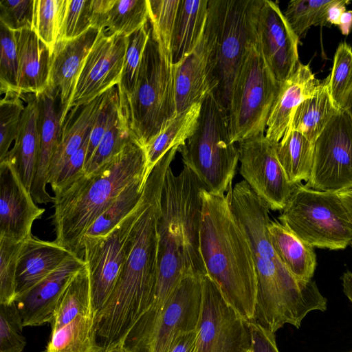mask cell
Returning a JSON list of instances; mask_svg holds the SVG:
<instances>
[{
	"mask_svg": "<svg viewBox=\"0 0 352 352\" xmlns=\"http://www.w3.org/2000/svg\"><path fill=\"white\" fill-rule=\"evenodd\" d=\"M258 0H209L207 22L214 37L218 87L214 94L226 107L250 47L256 42Z\"/></svg>",
	"mask_w": 352,
	"mask_h": 352,
	"instance_id": "9",
	"label": "cell"
},
{
	"mask_svg": "<svg viewBox=\"0 0 352 352\" xmlns=\"http://www.w3.org/2000/svg\"><path fill=\"white\" fill-rule=\"evenodd\" d=\"M338 111L324 81L318 91L297 107L289 130L301 133L315 144L326 126Z\"/></svg>",
	"mask_w": 352,
	"mask_h": 352,
	"instance_id": "32",
	"label": "cell"
},
{
	"mask_svg": "<svg viewBox=\"0 0 352 352\" xmlns=\"http://www.w3.org/2000/svg\"><path fill=\"white\" fill-rule=\"evenodd\" d=\"M202 277L182 279L162 307L142 315L122 347L129 352H168L179 335L197 329Z\"/></svg>",
	"mask_w": 352,
	"mask_h": 352,
	"instance_id": "11",
	"label": "cell"
},
{
	"mask_svg": "<svg viewBox=\"0 0 352 352\" xmlns=\"http://www.w3.org/2000/svg\"><path fill=\"white\" fill-rule=\"evenodd\" d=\"M209 0H180L170 42L173 64H178L197 47L204 34Z\"/></svg>",
	"mask_w": 352,
	"mask_h": 352,
	"instance_id": "30",
	"label": "cell"
},
{
	"mask_svg": "<svg viewBox=\"0 0 352 352\" xmlns=\"http://www.w3.org/2000/svg\"><path fill=\"white\" fill-rule=\"evenodd\" d=\"M147 178L141 177L126 186L88 228L82 239L106 235L133 211L141 200Z\"/></svg>",
	"mask_w": 352,
	"mask_h": 352,
	"instance_id": "35",
	"label": "cell"
},
{
	"mask_svg": "<svg viewBox=\"0 0 352 352\" xmlns=\"http://www.w3.org/2000/svg\"><path fill=\"white\" fill-rule=\"evenodd\" d=\"M18 52V92L38 96L49 85L52 54L34 30L15 32Z\"/></svg>",
	"mask_w": 352,
	"mask_h": 352,
	"instance_id": "26",
	"label": "cell"
},
{
	"mask_svg": "<svg viewBox=\"0 0 352 352\" xmlns=\"http://www.w3.org/2000/svg\"><path fill=\"white\" fill-rule=\"evenodd\" d=\"M142 206V197L135 208L106 235L85 237L82 241V258L89 270L96 313L103 307L113 290L127 257Z\"/></svg>",
	"mask_w": 352,
	"mask_h": 352,
	"instance_id": "13",
	"label": "cell"
},
{
	"mask_svg": "<svg viewBox=\"0 0 352 352\" xmlns=\"http://www.w3.org/2000/svg\"><path fill=\"white\" fill-rule=\"evenodd\" d=\"M132 138L120 111L117 121L105 132L92 157L85 164L84 172L88 175L95 172L119 153Z\"/></svg>",
	"mask_w": 352,
	"mask_h": 352,
	"instance_id": "42",
	"label": "cell"
},
{
	"mask_svg": "<svg viewBox=\"0 0 352 352\" xmlns=\"http://www.w3.org/2000/svg\"><path fill=\"white\" fill-rule=\"evenodd\" d=\"M86 265L84 259L70 254L55 270L16 300L24 327L50 323L62 292L72 278Z\"/></svg>",
	"mask_w": 352,
	"mask_h": 352,
	"instance_id": "21",
	"label": "cell"
},
{
	"mask_svg": "<svg viewBox=\"0 0 352 352\" xmlns=\"http://www.w3.org/2000/svg\"><path fill=\"white\" fill-rule=\"evenodd\" d=\"M97 20L95 0H67L57 42L75 38L91 27L97 28Z\"/></svg>",
	"mask_w": 352,
	"mask_h": 352,
	"instance_id": "41",
	"label": "cell"
},
{
	"mask_svg": "<svg viewBox=\"0 0 352 352\" xmlns=\"http://www.w3.org/2000/svg\"><path fill=\"white\" fill-rule=\"evenodd\" d=\"M120 113L119 91L116 85L104 93L99 112L90 131L85 164L92 157L105 132L117 121Z\"/></svg>",
	"mask_w": 352,
	"mask_h": 352,
	"instance_id": "45",
	"label": "cell"
},
{
	"mask_svg": "<svg viewBox=\"0 0 352 352\" xmlns=\"http://www.w3.org/2000/svg\"><path fill=\"white\" fill-rule=\"evenodd\" d=\"M338 28L344 35H348L352 28V10H345L341 15Z\"/></svg>",
	"mask_w": 352,
	"mask_h": 352,
	"instance_id": "53",
	"label": "cell"
},
{
	"mask_svg": "<svg viewBox=\"0 0 352 352\" xmlns=\"http://www.w3.org/2000/svg\"><path fill=\"white\" fill-rule=\"evenodd\" d=\"M67 0H35L33 30L52 56Z\"/></svg>",
	"mask_w": 352,
	"mask_h": 352,
	"instance_id": "39",
	"label": "cell"
},
{
	"mask_svg": "<svg viewBox=\"0 0 352 352\" xmlns=\"http://www.w3.org/2000/svg\"><path fill=\"white\" fill-rule=\"evenodd\" d=\"M278 219L306 244L344 250L352 243V221L340 195L298 184Z\"/></svg>",
	"mask_w": 352,
	"mask_h": 352,
	"instance_id": "8",
	"label": "cell"
},
{
	"mask_svg": "<svg viewBox=\"0 0 352 352\" xmlns=\"http://www.w3.org/2000/svg\"><path fill=\"white\" fill-rule=\"evenodd\" d=\"M149 21L148 0H109L98 28L128 36Z\"/></svg>",
	"mask_w": 352,
	"mask_h": 352,
	"instance_id": "34",
	"label": "cell"
},
{
	"mask_svg": "<svg viewBox=\"0 0 352 352\" xmlns=\"http://www.w3.org/2000/svg\"><path fill=\"white\" fill-rule=\"evenodd\" d=\"M23 322L16 302L0 305V352H23L26 340Z\"/></svg>",
	"mask_w": 352,
	"mask_h": 352,
	"instance_id": "47",
	"label": "cell"
},
{
	"mask_svg": "<svg viewBox=\"0 0 352 352\" xmlns=\"http://www.w3.org/2000/svg\"><path fill=\"white\" fill-rule=\"evenodd\" d=\"M36 96L38 104V126L41 148L30 193L35 203L42 204L54 201V197H52L46 190V185L48 184L52 159L61 134L63 109H58V95L49 88Z\"/></svg>",
	"mask_w": 352,
	"mask_h": 352,
	"instance_id": "23",
	"label": "cell"
},
{
	"mask_svg": "<svg viewBox=\"0 0 352 352\" xmlns=\"http://www.w3.org/2000/svg\"><path fill=\"white\" fill-rule=\"evenodd\" d=\"M168 151L155 165L142 193V210L131 245L108 300L96 315L97 340L102 352L123 346L151 306L158 270V224L166 173L177 153Z\"/></svg>",
	"mask_w": 352,
	"mask_h": 352,
	"instance_id": "1",
	"label": "cell"
},
{
	"mask_svg": "<svg viewBox=\"0 0 352 352\" xmlns=\"http://www.w3.org/2000/svg\"><path fill=\"white\" fill-rule=\"evenodd\" d=\"M252 344L249 352H279L275 333L250 322Z\"/></svg>",
	"mask_w": 352,
	"mask_h": 352,
	"instance_id": "50",
	"label": "cell"
},
{
	"mask_svg": "<svg viewBox=\"0 0 352 352\" xmlns=\"http://www.w3.org/2000/svg\"><path fill=\"white\" fill-rule=\"evenodd\" d=\"M72 254L54 241H43L33 235L23 241L17 266L16 300L50 275Z\"/></svg>",
	"mask_w": 352,
	"mask_h": 352,
	"instance_id": "25",
	"label": "cell"
},
{
	"mask_svg": "<svg viewBox=\"0 0 352 352\" xmlns=\"http://www.w3.org/2000/svg\"><path fill=\"white\" fill-rule=\"evenodd\" d=\"M96 314L86 265L59 296L50 321L51 337L45 352H101Z\"/></svg>",
	"mask_w": 352,
	"mask_h": 352,
	"instance_id": "12",
	"label": "cell"
},
{
	"mask_svg": "<svg viewBox=\"0 0 352 352\" xmlns=\"http://www.w3.org/2000/svg\"><path fill=\"white\" fill-rule=\"evenodd\" d=\"M255 30L256 44L274 76L285 81L300 63L299 38L276 2L258 0Z\"/></svg>",
	"mask_w": 352,
	"mask_h": 352,
	"instance_id": "18",
	"label": "cell"
},
{
	"mask_svg": "<svg viewBox=\"0 0 352 352\" xmlns=\"http://www.w3.org/2000/svg\"><path fill=\"white\" fill-rule=\"evenodd\" d=\"M309 65L299 63L294 73L281 83L280 89L270 111L266 138L278 144L289 131L297 107L320 88Z\"/></svg>",
	"mask_w": 352,
	"mask_h": 352,
	"instance_id": "24",
	"label": "cell"
},
{
	"mask_svg": "<svg viewBox=\"0 0 352 352\" xmlns=\"http://www.w3.org/2000/svg\"><path fill=\"white\" fill-rule=\"evenodd\" d=\"M309 188L331 192L352 189V120L339 111L314 144Z\"/></svg>",
	"mask_w": 352,
	"mask_h": 352,
	"instance_id": "15",
	"label": "cell"
},
{
	"mask_svg": "<svg viewBox=\"0 0 352 352\" xmlns=\"http://www.w3.org/2000/svg\"><path fill=\"white\" fill-rule=\"evenodd\" d=\"M324 82L336 107L344 111L352 92V48L347 43L338 46L331 72Z\"/></svg>",
	"mask_w": 352,
	"mask_h": 352,
	"instance_id": "36",
	"label": "cell"
},
{
	"mask_svg": "<svg viewBox=\"0 0 352 352\" xmlns=\"http://www.w3.org/2000/svg\"><path fill=\"white\" fill-rule=\"evenodd\" d=\"M251 344L250 322L226 302L208 274L204 276L196 352H249Z\"/></svg>",
	"mask_w": 352,
	"mask_h": 352,
	"instance_id": "14",
	"label": "cell"
},
{
	"mask_svg": "<svg viewBox=\"0 0 352 352\" xmlns=\"http://www.w3.org/2000/svg\"><path fill=\"white\" fill-rule=\"evenodd\" d=\"M231 208L248 239L256 273L252 322L275 333L286 324L300 328L311 311H325L327 299L316 283L299 282L278 257L267 232L270 209L243 179L232 187Z\"/></svg>",
	"mask_w": 352,
	"mask_h": 352,
	"instance_id": "2",
	"label": "cell"
},
{
	"mask_svg": "<svg viewBox=\"0 0 352 352\" xmlns=\"http://www.w3.org/2000/svg\"><path fill=\"white\" fill-rule=\"evenodd\" d=\"M197 329L179 335L168 352H196Z\"/></svg>",
	"mask_w": 352,
	"mask_h": 352,
	"instance_id": "51",
	"label": "cell"
},
{
	"mask_svg": "<svg viewBox=\"0 0 352 352\" xmlns=\"http://www.w3.org/2000/svg\"><path fill=\"white\" fill-rule=\"evenodd\" d=\"M149 175L145 148L132 138L95 172L82 171L54 191V241L82 258V240L88 228L126 186Z\"/></svg>",
	"mask_w": 352,
	"mask_h": 352,
	"instance_id": "5",
	"label": "cell"
},
{
	"mask_svg": "<svg viewBox=\"0 0 352 352\" xmlns=\"http://www.w3.org/2000/svg\"><path fill=\"white\" fill-rule=\"evenodd\" d=\"M281 83L274 76L256 42L238 72L226 108L232 143L264 134Z\"/></svg>",
	"mask_w": 352,
	"mask_h": 352,
	"instance_id": "10",
	"label": "cell"
},
{
	"mask_svg": "<svg viewBox=\"0 0 352 352\" xmlns=\"http://www.w3.org/2000/svg\"><path fill=\"white\" fill-rule=\"evenodd\" d=\"M333 0H293L284 15L300 39L313 25L327 26V14Z\"/></svg>",
	"mask_w": 352,
	"mask_h": 352,
	"instance_id": "38",
	"label": "cell"
},
{
	"mask_svg": "<svg viewBox=\"0 0 352 352\" xmlns=\"http://www.w3.org/2000/svg\"><path fill=\"white\" fill-rule=\"evenodd\" d=\"M179 1L180 0H148L149 22L152 32L169 52Z\"/></svg>",
	"mask_w": 352,
	"mask_h": 352,
	"instance_id": "46",
	"label": "cell"
},
{
	"mask_svg": "<svg viewBox=\"0 0 352 352\" xmlns=\"http://www.w3.org/2000/svg\"><path fill=\"white\" fill-rule=\"evenodd\" d=\"M45 209L36 205L17 171L7 160L0 162V236L23 241Z\"/></svg>",
	"mask_w": 352,
	"mask_h": 352,
	"instance_id": "20",
	"label": "cell"
},
{
	"mask_svg": "<svg viewBox=\"0 0 352 352\" xmlns=\"http://www.w3.org/2000/svg\"><path fill=\"white\" fill-rule=\"evenodd\" d=\"M89 136L86 138L81 146L67 160L55 182L51 185L53 192L61 188L84 171Z\"/></svg>",
	"mask_w": 352,
	"mask_h": 352,
	"instance_id": "49",
	"label": "cell"
},
{
	"mask_svg": "<svg viewBox=\"0 0 352 352\" xmlns=\"http://www.w3.org/2000/svg\"><path fill=\"white\" fill-rule=\"evenodd\" d=\"M351 352H352V351H351Z\"/></svg>",
	"mask_w": 352,
	"mask_h": 352,
	"instance_id": "60",
	"label": "cell"
},
{
	"mask_svg": "<svg viewBox=\"0 0 352 352\" xmlns=\"http://www.w3.org/2000/svg\"><path fill=\"white\" fill-rule=\"evenodd\" d=\"M23 241L0 236V305L16 301V272Z\"/></svg>",
	"mask_w": 352,
	"mask_h": 352,
	"instance_id": "40",
	"label": "cell"
},
{
	"mask_svg": "<svg viewBox=\"0 0 352 352\" xmlns=\"http://www.w3.org/2000/svg\"><path fill=\"white\" fill-rule=\"evenodd\" d=\"M226 194L201 192L200 251L210 278L226 302L245 320L254 319L257 278L248 239Z\"/></svg>",
	"mask_w": 352,
	"mask_h": 352,
	"instance_id": "4",
	"label": "cell"
},
{
	"mask_svg": "<svg viewBox=\"0 0 352 352\" xmlns=\"http://www.w3.org/2000/svg\"><path fill=\"white\" fill-rule=\"evenodd\" d=\"M126 45L127 36L100 30L78 77L62 125L72 109L90 102L120 83Z\"/></svg>",
	"mask_w": 352,
	"mask_h": 352,
	"instance_id": "17",
	"label": "cell"
},
{
	"mask_svg": "<svg viewBox=\"0 0 352 352\" xmlns=\"http://www.w3.org/2000/svg\"><path fill=\"white\" fill-rule=\"evenodd\" d=\"M216 69L214 37L206 21L204 34L195 49L182 62L175 64L176 114L201 103L216 92Z\"/></svg>",
	"mask_w": 352,
	"mask_h": 352,
	"instance_id": "19",
	"label": "cell"
},
{
	"mask_svg": "<svg viewBox=\"0 0 352 352\" xmlns=\"http://www.w3.org/2000/svg\"><path fill=\"white\" fill-rule=\"evenodd\" d=\"M100 30L91 27L75 38L56 44L52 56L48 88L58 95L63 109L62 118L72 99L85 60Z\"/></svg>",
	"mask_w": 352,
	"mask_h": 352,
	"instance_id": "22",
	"label": "cell"
},
{
	"mask_svg": "<svg viewBox=\"0 0 352 352\" xmlns=\"http://www.w3.org/2000/svg\"><path fill=\"white\" fill-rule=\"evenodd\" d=\"M108 352H124V350L123 349V347L120 346V347H118L113 350H111L110 351H108Z\"/></svg>",
	"mask_w": 352,
	"mask_h": 352,
	"instance_id": "57",
	"label": "cell"
},
{
	"mask_svg": "<svg viewBox=\"0 0 352 352\" xmlns=\"http://www.w3.org/2000/svg\"><path fill=\"white\" fill-rule=\"evenodd\" d=\"M341 280L343 292L352 303V272L350 271L344 272Z\"/></svg>",
	"mask_w": 352,
	"mask_h": 352,
	"instance_id": "54",
	"label": "cell"
},
{
	"mask_svg": "<svg viewBox=\"0 0 352 352\" xmlns=\"http://www.w3.org/2000/svg\"><path fill=\"white\" fill-rule=\"evenodd\" d=\"M120 107L132 138L144 146L176 115L175 64L151 26L135 89Z\"/></svg>",
	"mask_w": 352,
	"mask_h": 352,
	"instance_id": "6",
	"label": "cell"
},
{
	"mask_svg": "<svg viewBox=\"0 0 352 352\" xmlns=\"http://www.w3.org/2000/svg\"><path fill=\"white\" fill-rule=\"evenodd\" d=\"M178 152L209 192L226 194L232 188L239 153L231 141L227 109L214 93L201 102L197 128Z\"/></svg>",
	"mask_w": 352,
	"mask_h": 352,
	"instance_id": "7",
	"label": "cell"
},
{
	"mask_svg": "<svg viewBox=\"0 0 352 352\" xmlns=\"http://www.w3.org/2000/svg\"><path fill=\"white\" fill-rule=\"evenodd\" d=\"M267 232L276 254L289 273L299 282L311 280L317 265L314 248L276 220L269 221Z\"/></svg>",
	"mask_w": 352,
	"mask_h": 352,
	"instance_id": "29",
	"label": "cell"
},
{
	"mask_svg": "<svg viewBox=\"0 0 352 352\" xmlns=\"http://www.w3.org/2000/svg\"><path fill=\"white\" fill-rule=\"evenodd\" d=\"M20 120L16 137L6 158L17 171L30 192L38 165L41 140L38 126L37 96L29 94Z\"/></svg>",
	"mask_w": 352,
	"mask_h": 352,
	"instance_id": "27",
	"label": "cell"
},
{
	"mask_svg": "<svg viewBox=\"0 0 352 352\" xmlns=\"http://www.w3.org/2000/svg\"><path fill=\"white\" fill-rule=\"evenodd\" d=\"M123 349H124V352H129V351H128L126 349H124V347H123Z\"/></svg>",
	"mask_w": 352,
	"mask_h": 352,
	"instance_id": "58",
	"label": "cell"
},
{
	"mask_svg": "<svg viewBox=\"0 0 352 352\" xmlns=\"http://www.w3.org/2000/svg\"><path fill=\"white\" fill-rule=\"evenodd\" d=\"M22 96L7 93L0 102V162L7 157L14 142L25 108Z\"/></svg>",
	"mask_w": 352,
	"mask_h": 352,
	"instance_id": "44",
	"label": "cell"
},
{
	"mask_svg": "<svg viewBox=\"0 0 352 352\" xmlns=\"http://www.w3.org/2000/svg\"><path fill=\"white\" fill-rule=\"evenodd\" d=\"M201 107V103H197L175 115L160 132L146 144L144 148L149 173L168 151L184 144L192 136L197 128Z\"/></svg>",
	"mask_w": 352,
	"mask_h": 352,
	"instance_id": "31",
	"label": "cell"
},
{
	"mask_svg": "<svg viewBox=\"0 0 352 352\" xmlns=\"http://www.w3.org/2000/svg\"><path fill=\"white\" fill-rule=\"evenodd\" d=\"M0 43L1 94L13 92L19 94L17 85L19 60L15 32L10 30L1 22Z\"/></svg>",
	"mask_w": 352,
	"mask_h": 352,
	"instance_id": "43",
	"label": "cell"
},
{
	"mask_svg": "<svg viewBox=\"0 0 352 352\" xmlns=\"http://www.w3.org/2000/svg\"><path fill=\"white\" fill-rule=\"evenodd\" d=\"M348 0H333L327 10V21L329 27L331 25H338L342 14L346 10Z\"/></svg>",
	"mask_w": 352,
	"mask_h": 352,
	"instance_id": "52",
	"label": "cell"
},
{
	"mask_svg": "<svg viewBox=\"0 0 352 352\" xmlns=\"http://www.w3.org/2000/svg\"><path fill=\"white\" fill-rule=\"evenodd\" d=\"M35 0H0V22L16 32L33 30Z\"/></svg>",
	"mask_w": 352,
	"mask_h": 352,
	"instance_id": "48",
	"label": "cell"
},
{
	"mask_svg": "<svg viewBox=\"0 0 352 352\" xmlns=\"http://www.w3.org/2000/svg\"><path fill=\"white\" fill-rule=\"evenodd\" d=\"M203 188L188 167L184 166L179 175L168 167L161 197L157 282L146 311L162 307L184 277L206 274L199 240Z\"/></svg>",
	"mask_w": 352,
	"mask_h": 352,
	"instance_id": "3",
	"label": "cell"
},
{
	"mask_svg": "<svg viewBox=\"0 0 352 352\" xmlns=\"http://www.w3.org/2000/svg\"><path fill=\"white\" fill-rule=\"evenodd\" d=\"M103 96L104 94L89 103L74 107L68 113L50 166L48 184L50 185L55 182L67 160L89 135Z\"/></svg>",
	"mask_w": 352,
	"mask_h": 352,
	"instance_id": "28",
	"label": "cell"
},
{
	"mask_svg": "<svg viewBox=\"0 0 352 352\" xmlns=\"http://www.w3.org/2000/svg\"><path fill=\"white\" fill-rule=\"evenodd\" d=\"M344 111L348 113L350 118L352 120V92L351 93L347 100Z\"/></svg>",
	"mask_w": 352,
	"mask_h": 352,
	"instance_id": "56",
	"label": "cell"
},
{
	"mask_svg": "<svg viewBox=\"0 0 352 352\" xmlns=\"http://www.w3.org/2000/svg\"><path fill=\"white\" fill-rule=\"evenodd\" d=\"M149 21L127 36L124 68L118 85L120 101L129 97L133 92L139 74L142 58L149 38Z\"/></svg>",
	"mask_w": 352,
	"mask_h": 352,
	"instance_id": "37",
	"label": "cell"
},
{
	"mask_svg": "<svg viewBox=\"0 0 352 352\" xmlns=\"http://www.w3.org/2000/svg\"><path fill=\"white\" fill-rule=\"evenodd\" d=\"M276 155L291 184L298 185L309 180L314 164V144L304 135L289 130L277 144Z\"/></svg>",
	"mask_w": 352,
	"mask_h": 352,
	"instance_id": "33",
	"label": "cell"
},
{
	"mask_svg": "<svg viewBox=\"0 0 352 352\" xmlns=\"http://www.w3.org/2000/svg\"><path fill=\"white\" fill-rule=\"evenodd\" d=\"M338 195L346 208L349 217L352 221V189L338 192Z\"/></svg>",
	"mask_w": 352,
	"mask_h": 352,
	"instance_id": "55",
	"label": "cell"
},
{
	"mask_svg": "<svg viewBox=\"0 0 352 352\" xmlns=\"http://www.w3.org/2000/svg\"><path fill=\"white\" fill-rule=\"evenodd\" d=\"M351 248H352V243H351Z\"/></svg>",
	"mask_w": 352,
	"mask_h": 352,
	"instance_id": "59",
	"label": "cell"
},
{
	"mask_svg": "<svg viewBox=\"0 0 352 352\" xmlns=\"http://www.w3.org/2000/svg\"><path fill=\"white\" fill-rule=\"evenodd\" d=\"M276 145L264 134L239 142V173L270 210L282 211L298 184L288 181Z\"/></svg>",
	"mask_w": 352,
	"mask_h": 352,
	"instance_id": "16",
	"label": "cell"
}]
</instances>
